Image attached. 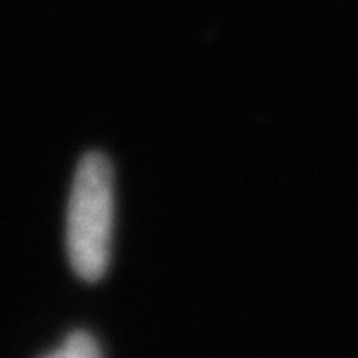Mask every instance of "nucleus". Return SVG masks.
I'll use <instances>...</instances> for the list:
<instances>
[{
  "label": "nucleus",
  "instance_id": "f257e3e1",
  "mask_svg": "<svg viewBox=\"0 0 358 358\" xmlns=\"http://www.w3.org/2000/svg\"><path fill=\"white\" fill-rule=\"evenodd\" d=\"M113 169L101 153H87L73 177L67 208V257L83 280L106 274L113 250Z\"/></svg>",
  "mask_w": 358,
  "mask_h": 358
},
{
  "label": "nucleus",
  "instance_id": "f03ea898",
  "mask_svg": "<svg viewBox=\"0 0 358 358\" xmlns=\"http://www.w3.org/2000/svg\"><path fill=\"white\" fill-rule=\"evenodd\" d=\"M43 358H104L97 341L89 332H73L55 352H50Z\"/></svg>",
  "mask_w": 358,
  "mask_h": 358
}]
</instances>
